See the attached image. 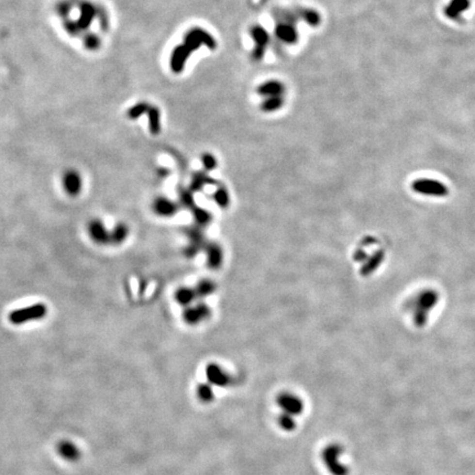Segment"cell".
I'll list each match as a JSON object with an SVG mask.
<instances>
[{"instance_id": "obj_1", "label": "cell", "mask_w": 475, "mask_h": 475, "mask_svg": "<svg viewBox=\"0 0 475 475\" xmlns=\"http://www.w3.org/2000/svg\"><path fill=\"white\" fill-rule=\"evenodd\" d=\"M277 406L281 409V415L278 423L284 430H293L296 427L295 418L301 415L304 409V403L301 397L293 393H282L277 398Z\"/></svg>"}, {"instance_id": "obj_2", "label": "cell", "mask_w": 475, "mask_h": 475, "mask_svg": "<svg viewBox=\"0 0 475 475\" xmlns=\"http://www.w3.org/2000/svg\"><path fill=\"white\" fill-rule=\"evenodd\" d=\"M47 305L42 304V302H36V304L33 305L12 310L9 314V316H8V319H9V321L12 325L19 326L23 325L26 322L41 320V319H43L47 316Z\"/></svg>"}, {"instance_id": "obj_3", "label": "cell", "mask_w": 475, "mask_h": 475, "mask_svg": "<svg viewBox=\"0 0 475 475\" xmlns=\"http://www.w3.org/2000/svg\"><path fill=\"white\" fill-rule=\"evenodd\" d=\"M412 190L419 195L431 197H447L450 192L445 184L431 178L416 179L412 183Z\"/></svg>"}, {"instance_id": "obj_4", "label": "cell", "mask_w": 475, "mask_h": 475, "mask_svg": "<svg viewBox=\"0 0 475 475\" xmlns=\"http://www.w3.org/2000/svg\"><path fill=\"white\" fill-rule=\"evenodd\" d=\"M343 450L338 444L328 445L322 452L323 463L328 468L333 475H348L349 469L345 463H342L341 457Z\"/></svg>"}, {"instance_id": "obj_5", "label": "cell", "mask_w": 475, "mask_h": 475, "mask_svg": "<svg viewBox=\"0 0 475 475\" xmlns=\"http://www.w3.org/2000/svg\"><path fill=\"white\" fill-rule=\"evenodd\" d=\"M438 302V294L435 290H426L417 297V307L415 310V321L421 325L427 319V313Z\"/></svg>"}, {"instance_id": "obj_6", "label": "cell", "mask_w": 475, "mask_h": 475, "mask_svg": "<svg viewBox=\"0 0 475 475\" xmlns=\"http://www.w3.org/2000/svg\"><path fill=\"white\" fill-rule=\"evenodd\" d=\"M210 315L211 310L209 307L204 304V302H199L195 306L186 307L183 313V319L187 325L196 326L200 322L207 320L210 317Z\"/></svg>"}, {"instance_id": "obj_7", "label": "cell", "mask_w": 475, "mask_h": 475, "mask_svg": "<svg viewBox=\"0 0 475 475\" xmlns=\"http://www.w3.org/2000/svg\"><path fill=\"white\" fill-rule=\"evenodd\" d=\"M63 190L69 197H77L83 190V178L81 175L74 169L64 172L62 177Z\"/></svg>"}, {"instance_id": "obj_8", "label": "cell", "mask_w": 475, "mask_h": 475, "mask_svg": "<svg viewBox=\"0 0 475 475\" xmlns=\"http://www.w3.org/2000/svg\"><path fill=\"white\" fill-rule=\"evenodd\" d=\"M89 238L98 245L110 244V231L100 219L94 218L87 224Z\"/></svg>"}, {"instance_id": "obj_9", "label": "cell", "mask_w": 475, "mask_h": 475, "mask_svg": "<svg viewBox=\"0 0 475 475\" xmlns=\"http://www.w3.org/2000/svg\"><path fill=\"white\" fill-rule=\"evenodd\" d=\"M206 375L208 383H209L212 387L214 386H219V387H227L233 382L232 376L223 370L222 367L219 366L218 364H209L206 368Z\"/></svg>"}, {"instance_id": "obj_10", "label": "cell", "mask_w": 475, "mask_h": 475, "mask_svg": "<svg viewBox=\"0 0 475 475\" xmlns=\"http://www.w3.org/2000/svg\"><path fill=\"white\" fill-rule=\"evenodd\" d=\"M152 208L155 215L163 218H170L177 214L179 210V206L177 203L165 197V196H158V197L153 200Z\"/></svg>"}, {"instance_id": "obj_11", "label": "cell", "mask_w": 475, "mask_h": 475, "mask_svg": "<svg viewBox=\"0 0 475 475\" xmlns=\"http://www.w3.org/2000/svg\"><path fill=\"white\" fill-rule=\"evenodd\" d=\"M206 254H207V265L209 269H217L222 264L223 252L219 244L210 243L206 245Z\"/></svg>"}, {"instance_id": "obj_12", "label": "cell", "mask_w": 475, "mask_h": 475, "mask_svg": "<svg viewBox=\"0 0 475 475\" xmlns=\"http://www.w3.org/2000/svg\"><path fill=\"white\" fill-rule=\"evenodd\" d=\"M385 253L383 250H379L375 253H373L370 257H367V260L365 261V264L362 266V269H360V274L362 276H368L372 275L376 269H378L382 262L384 261Z\"/></svg>"}, {"instance_id": "obj_13", "label": "cell", "mask_w": 475, "mask_h": 475, "mask_svg": "<svg viewBox=\"0 0 475 475\" xmlns=\"http://www.w3.org/2000/svg\"><path fill=\"white\" fill-rule=\"evenodd\" d=\"M57 452L61 457L67 461H77L80 457L79 448L71 441H61L57 445Z\"/></svg>"}, {"instance_id": "obj_14", "label": "cell", "mask_w": 475, "mask_h": 475, "mask_svg": "<svg viewBox=\"0 0 475 475\" xmlns=\"http://www.w3.org/2000/svg\"><path fill=\"white\" fill-rule=\"evenodd\" d=\"M174 298L179 305H182L184 307H188L196 300V298H197V294H196L195 288L183 286V287H179L176 289V292L174 294Z\"/></svg>"}, {"instance_id": "obj_15", "label": "cell", "mask_w": 475, "mask_h": 475, "mask_svg": "<svg viewBox=\"0 0 475 475\" xmlns=\"http://www.w3.org/2000/svg\"><path fill=\"white\" fill-rule=\"evenodd\" d=\"M128 236L129 227L125 222H118L110 231V244L120 245L125 242Z\"/></svg>"}, {"instance_id": "obj_16", "label": "cell", "mask_w": 475, "mask_h": 475, "mask_svg": "<svg viewBox=\"0 0 475 475\" xmlns=\"http://www.w3.org/2000/svg\"><path fill=\"white\" fill-rule=\"evenodd\" d=\"M191 212H192V217L195 218V221L198 227L204 228L205 226H207V224L210 223V221L212 219V215L208 210L196 206L194 209L191 210Z\"/></svg>"}, {"instance_id": "obj_17", "label": "cell", "mask_w": 475, "mask_h": 475, "mask_svg": "<svg viewBox=\"0 0 475 475\" xmlns=\"http://www.w3.org/2000/svg\"><path fill=\"white\" fill-rule=\"evenodd\" d=\"M282 92H283V86L277 83V81H269V83L261 85L259 88V93L261 95L269 97L280 96Z\"/></svg>"}, {"instance_id": "obj_18", "label": "cell", "mask_w": 475, "mask_h": 475, "mask_svg": "<svg viewBox=\"0 0 475 475\" xmlns=\"http://www.w3.org/2000/svg\"><path fill=\"white\" fill-rule=\"evenodd\" d=\"M195 290H196V294H197V297L204 298L215 293L216 285L214 282L210 280H202L198 282L197 285H196Z\"/></svg>"}, {"instance_id": "obj_19", "label": "cell", "mask_w": 475, "mask_h": 475, "mask_svg": "<svg viewBox=\"0 0 475 475\" xmlns=\"http://www.w3.org/2000/svg\"><path fill=\"white\" fill-rule=\"evenodd\" d=\"M185 233L188 239H190V243H194L196 245H199L200 248H203L205 245V237L204 232L200 227H190L185 230Z\"/></svg>"}, {"instance_id": "obj_20", "label": "cell", "mask_w": 475, "mask_h": 475, "mask_svg": "<svg viewBox=\"0 0 475 475\" xmlns=\"http://www.w3.org/2000/svg\"><path fill=\"white\" fill-rule=\"evenodd\" d=\"M178 197H179V203H181L183 207H185L187 209H190V210H192L196 207L194 195H192L191 190H185V188H179Z\"/></svg>"}, {"instance_id": "obj_21", "label": "cell", "mask_w": 475, "mask_h": 475, "mask_svg": "<svg viewBox=\"0 0 475 475\" xmlns=\"http://www.w3.org/2000/svg\"><path fill=\"white\" fill-rule=\"evenodd\" d=\"M149 128L152 134H158L161 131V121H159V111L158 109H150L149 111Z\"/></svg>"}, {"instance_id": "obj_22", "label": "cell", "mask_w": 475, "mask_h": 475, "mask_svg": "<svg viewBox=\"0 0 475 475\" xmlns=\"http://www.w3.org/2000/svg\"><path fill=\"white\" fill-rule=\"evenodd\" d=\"M214 200L219 207L227 208L230 204V195L224 188L220 187L214 192Z\"/></svg>"}, {"instance_id": "obj_23", "label": "cell", "mask_w": 475, "mask_h": 475, "mask_svg": "<svg viewBox=\"0 0 475 475\" xmlns=\"http://www.w3.org/2000/svg\"><path fill=\"white\" fill-rule=\"evenodd\" d=\"M197 394L199 399L203 400V402L205 403L210 402V400L214 399V387H212L209 383L200 384L198 386Z\"/></svg>"}, {"instance_id": "obj_24", "label": "cell", "mask_w": 475, "mask_h": 475, "mask_svg": "<svg viewBox=\"0 0 475 475\" xmlns=\"http://www.w3.org/2000/svg\"><path fill=\"white\" fill-rule=\"evenodd\" d=\"M278 38L286 41V42H293L296 40V32L292 26H280L277 29Z\"/></svg>"}, {"instance_id": "obj_25", "label": "cell", "mask_w": 475, "mask_h": 475, "mask_svg": "<svg viewBox=\"0 0 475 475\" xmlns=\"http://www.w3.org/2000/svg\"><path fill=\"white\" fill-rule=\"evenodd\" d=\"M208 182L207 176L203 173H196L195 175H192L191 182H190V190L192 192L202 190Z\"/></svg>"}, {"instance_id": "obj_26", "label": "cell", "mask_w": 475, "mask_h": 475, "mask_svg": "<svg viewBox=\"0 0 475 475\" xmlns=\"http://www.w3.org/2000/svg\"><path fill=\"white\" fill-rule=\"evenodd\" d=\"M282 104H283V101H282V98L280 96L269 97L264 104L262 105L263 106L262 108H263V110H265V111H274V110L280 108Z\"/></svg>"}, {"instance_id": "obj_27", "label": "cell", "mask_w": 475, "mask_h": 475, "mask_svg": "<svg viewBox=\"0 0 475 475\" xmlns=\"http://www.w3.org/2000/svg\"><path fill=\"white\" fill-rule=\"evenodd\" d=\"M202 163L206 171H214L217 166V159L212 154L206 153L202 157Z\"/></svg>"}, {"instance_id": "obj_28", "label": "cell", "mask_w": 475, "mask_h": 475, "mask_svg": "<svg viewBox=\"0 0 475 475\" xmlns=\"http://www.w3.org/2000/svg\"><path fill=\"white\" fill-rule=\"evenodd\" d=\"M450 7H452L454 10L461 14L462 11L468 10V8L470 7V0H452Z\"/></svg>"}, {"instance_id": "obj_29", "label": "cell", "mask_w": 475, "mask_h": 475, "mask_svg": "<svg viewBox=\"0 0 475 475\" xmlns=\"http://www.w3.org/2000/svg\"><path fill=\"white\" fill-rule=\"evenodd\" d=\"M200 250H202V248L199 247V245H196L194 243H190L187 245V247L184 248V255H185L186 257H188V259H192V257H195L196 255L198 254Z\"/></svg>"}, {"instance_id": "obj_30", "label": "cell", "mask_w": 475, "mask_h": 475, "mask_svg": "<svg viewBox=\"0 0 475 475\" xmlns=\"http://www.w3.org/2000/svg\"><path fill=\"white\" fill-rule=\"evenodd\" d=\"M367 254L365 252L363 251V250H358L354 253V260L355 261H358V262H362V261H366L367 260Z\"/></svg>"}, {"instance_id": "obj_31", "label": "cell", "mask_w": 475, "mask_h": 475, "mask_svg": "<svg viewBox=\"0 0 475 475\" xmlns=\"http://www.w3.org/2000/svg\"><path fill=\"white\" fill-rule=\"evenodd\" d=\"M158 175L161 176V177H163V178L169 177V176H167V175L170 174V171L167 170V169H164V167H161V169H158Z\"/></svg>"}]
</instances>
